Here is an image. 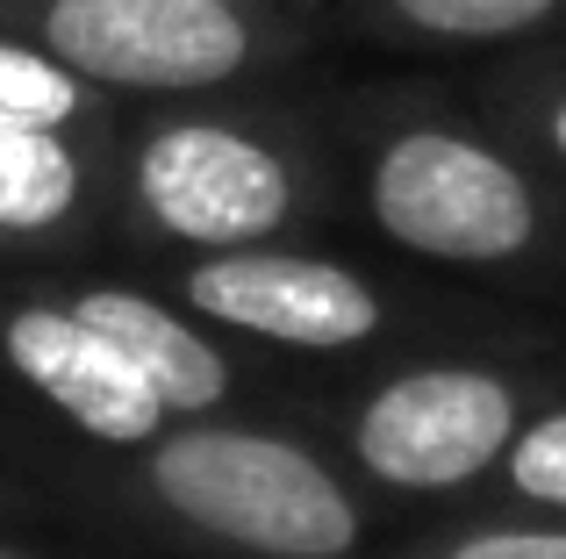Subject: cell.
Returning <instances> with one entry per match:
<instances>
[{"label":"cell","instance_id":"cell-3","mask_svg":"<svg viewBox=\"0 0 566 559\" xmlns=\"http://www.w3.org/2000/svg\"><path fill=\"white\" fill-rule=\"evenodd\" d=\"M151 495L180 524L259 559H352L366 531L359 503L316 452L230 423L151 437Z\"/></svg>","mask_w":566,"mask_h":559},{"label":"cell","instance_id":"cell-8","mask_svg":"<svg viewBox=\"0 0 566 559\" xmlns=\"http://www.w3.org/2000/svg\"><path fill=\"white\" fill-rule=\"evenodd\" d=\"M72 308H80L86 323H101V330L137 359V373L166 394L172 416H201V409H216L222 394H230L222 351L208 345L187 316H172L166 302H151V294H137V287H86V294H72Z\"/></svg>","mask_w":566,"mask_h":559},{"label":"cell","instance_id":"cell-11","mask_svg":"<svg viewBox=\"0 0 566 559\" xmlns=\"http://www.w3.org/2000/svg\"><path fill=\"white\" fill-rule=\"evenodd\" d=\"M115 94L86 86L72 65H57L43 43L0 29V123H43V129H101Z\"/></svg>","mask_w":566,"mask_h":559},{"label":"cell","instance_id":"cell-14","mask_svg":"<svg viewBox=\"0 0 566 559\" xmlns=\"http://www.w3.org/2000/svg\"><path fill=\"white\" fill-rule=\"evenodd\" d=\"M538 137H545V151H553L559 166H566V80L538 101Z\"/></svg>","mask_w":566,"mask_h":559},{"label":"cell","instance_id":"cell-15","mask_svg":"<svg viewBox=\"0 0 566 559\" xmlns=\"http://www.w3.org/2000/svg\"><path fill=\"white\" fill-rule=\"evenodd\" d=\"M230 8H259V14H287V22H316L323 0H230Z\"/></svg>","mask_w":566,"mask_h":559},{"label":"cell","instance_id":"cell-13","mask_svg":"<svg viewBox=\"0 0 566 559\" xmlns=\"http://www.w3.org/2000/svg\"><path fill=\"white\" fill-rule=\"evenodd\" d=\"M444 559H566V531H473Z\"/></svg>","mask_w":566,"mask_h":559},{"label":"cell","instance_id":"cell-12","mask_svg":"<svg viewBox=\"0 0 566 559\" xmlns=\"http://www.w3.org/2000/svg\"><path fill=\"white\" fill-rule=\"evenodd\" d=\"M502 474H510V488L524 495V503L566 509V409H553V416H538V423H524V431L510 437V452H502Z\"/></svg>","mask_w":566,"mask_h":559},{"label":"cell","instance_id":"cell-7","mask_svg":"<svg viewBox=\"0 0 566 559\" xmlns=\"http://www.w3.org/2000/svg\"><path fill=\"white\" fill-rule=\"evenodd\" d=\"M0 359L14 380L43 394L57 416H72L94 445H151L166 431V394L137 373L123 345L72 302H22L0 316Z\"/></svg>","mask_w":566,"mask_h":559},{"label":"cell","instance_id":"cell-5","mask_svg":"<svg viewBox=\"0 0 566 559\" xmlns=\"http://www.w3.org/2000/svg\"><path fill=\"white\" fill-rule=\"evenodd\" d=\"M516 431H524V416H516V388L502 373H488V366H416L359 409L352 452L387 488L438 495L488 474Z\"/></svg>","mask_w":566,"mask_h":559},{"label":"cell","instance_id":"cell-16","mask_svg":"<svg viewBox=\"0 0 566 559\" xmlns=\"http://www.w3.org/2000/svg\"><path fill=\"white\" fill-rule=\"evenodd\" d=\"M0 559H22V552H0Z\"/></svg>","mask_w":566,"mask_h":559},{"label":"cell","instance_id":"cell-9","mask_svg":"<svg viewBox=\"0 0 566 559\" xmlns=\"http://www.w3.org/2000/svg\"><path fill=\"white\" fill-rule=\"evenodd\" d=\"M94 137L101 129L0 123V244H36L80 223L94 194Z\"/></svg>","mask_w":566,"mask_h":559},{"label":"cell","instance_id":"cell-10","mask_svg":"<svg viewBox=\"0 0 566 559\" xmlns=\"http://www.w3.org/2000/svg\"><path fill=\"white\" fill-rule=\"evenodd\" d=\"M374 36L423 51H495L553 29L566 0H345Z\"/></svg>","mask_w":566,"mask_h":559},{"label":"cell","instance_id":"cell-4","mask_svg":"<svg viewBox=\"0 0 566 559\" xmlns=\"http://www.w3.org/2000/svg\"><path fill=\"white\" fill-rule=\"evenodd\" d=\"M129 201L158 238L193 252H237L273 244L308 209V172L265 123L172 101L129 137Z\"/></svg>","mask_w":566,"mask_h":559},{"label":"cell","instance_id":"cell-6","mask_svg":"<svg viewBox=\"0 0 566 559\" xmlns=\"http://www.w3.org/2000/svg\"><path fill=\"white\" fill-rule=\"evenodd\" d=\"M193 316H216L222 330L265 337V345L294 351H345L387 323L380 294L352 266L316 252H287V244H237V252H208L180 280Z\"/></svg>","mask_w":566,"mask_h":559},{"label":"cell","instance_id":"cell-2","mask_svg":"<svg viewBox=\"0 0 566 559\" xmlns=\"http://www.w3.org/2000/svg\"><path fill=\"white\" fill-rule=\"evenodd\" d=\"M366 215L387 244L438 266H510L538 244L531 172L452 115H395L366 151Z\"/></svg>","mask_w":566,"mask_h":559},{"label":"cell","instance_id":"cell-1","mask_svg":"<svg viewBox=\"0 0 566 559\" xmlns=\"http://www.w3.org/2000/svg\"><path fill=\"white\" fill-rule=\"evenodd\" d=\"M0 29L43 43L101 94L201 101L280 65L308 22L230 0H0Z\"/></svg>","mask_w":566,"mask_h":559}]
</instances>
